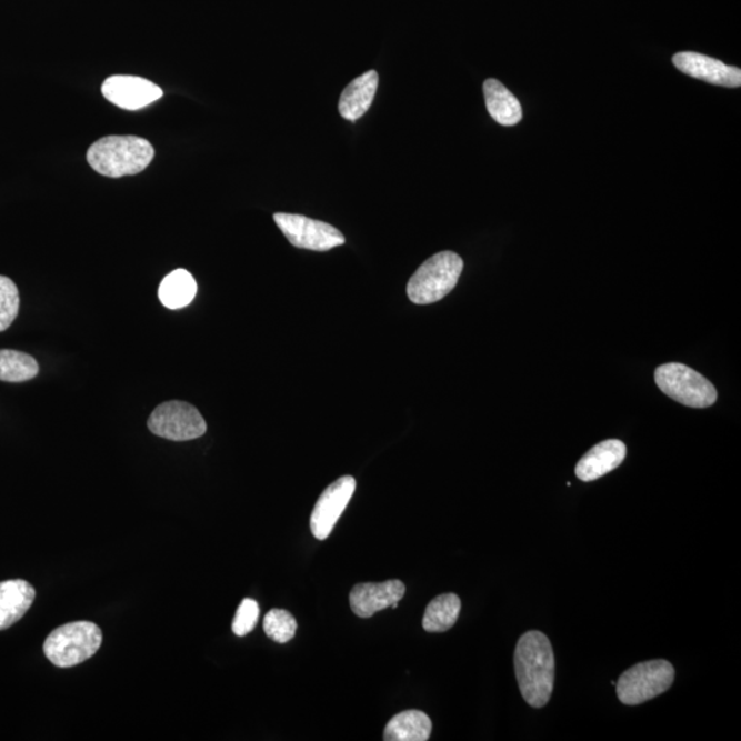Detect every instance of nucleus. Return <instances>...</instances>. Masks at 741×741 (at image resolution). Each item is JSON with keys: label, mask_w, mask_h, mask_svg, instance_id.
<instances>
[{"label": "nucleus", "mask_w": 741, "mask_h": 741, "mask_svg": "<svg viewBox=\"0 0 741 741\" xmlns=\"http://www.w3.org/2000/svg\"><path fill=\"white\" fill-rule=\"evenodd\" d=\"M197 290L196 279L189 271L174 270L163 278L159 289V299L163 307L177 311V309L190 306L196 299Z\"/></svg>", "instance_id": "obj_18"}, {"label": "nucleus", "mask_w": 741, "mask_h": 741, "mask_svg": "<svg viewBox=\"0 0 741 741\" xmlns=\"http://www.w3.org/2000/svg\"><path fill=\"white\" fill-rule=\"evenodd\" d=\"M627 445L620 440H607L593 447L575 467V475L582 482H592L609 474L623 463Z\"/></svg>", "instance_id": "obj_13"}, {"label": "nucleus", "mask_w": 741, "mask_h": 741, "mask_svg": "<svg viewBox=\"0 0 741 741\" xmlns=\"http://www.w3.org/2000/svg\"><path fill=\"white\" fill-rule=\"evenodd\" d=\"M260 607L253 599H244L238 607L236 618L232 622V632L238 638L249 634L259 622Z\"/></svg>", "instance_id": "obj_23"}, {"label": "nucleus", "mask_w": 741, "mask_h": 741, "mask_svg": "<svg viewBox=\"0 0 741 741\" xmlns=\"http://www.w3.org/2000/svg\"><path fill=\"white\" fill-rule=\"evenodd\" d=\"M34 588L23 580L0 582V630L9 629L19 622L31 609Z\"/></svg>", "instance_id": "obj_15"}, {"label": "nucleus", "mask_w": 741, "mask_h": 741, "mask_svg": "<svg viewBox=\"0 0 741 741\" xmlns=\"http://www.w3.org/2000/svg\"><path fill=\"white\" fill-rule=\"evenodd\" d=\"M655 382L664 394L685 407L709 408L719 399L709 379L681 363L658 367Z\"/></svg>", "instance_id": "obj_6"}, {"label": "nucleus", "mask_w": 741, "mask_h": 741, "mask_svg": "<svg viewBox=\"0 0 741 741\" xmlns=\"http://www.w3.org/2000/svg\"><path fill=\"white\" fill-rule=\"evenodd\" d=\"M264 632L279 644L289 643L297 632L296 618L286 610H271L264 618Z\"/></svg>", "instance_id": "obj_21"}, {"label": "nucleus", "mask_w": 741, "mask_h": 741, "mask_svg": "<svg viewBox=\"0 0 741 741\" xmlns=\"http://www.w3.org/2000/svg\"><path fill=\"white\" fill-rule=\"evenodd\" d=\"M513 663L523 699L534 709L544 708L555 684V655L550 639L537 630L524 633L518 641Z\"/></svg>", "instance_id": "obj_1"}, {"label": "nucleus", "mask_w": 741, "mask_h": 741, "mask_svg": "<svg viewBox=\"0 0 741 741\" xmlns=\"http://www.w3.org/2000/svg\"><path fill=\"white\" fill-rule=\"evenodd\" d=\"M149 430L161 439L190 441L207 433V422L194 405L168 401L156 408L149 418Z\"/></svg>", "instance_id": "obj_7"}, {"label": "nucleus", "mask_w": 741, "mask_h": 741, "mask_svg": "<svg viewBox=\"0 0 741 741\" xmlns=\"http://www.w3.org/2000/svg\"><path fill=\"white\" fill-rule=\"evenodd\" d=\"M379 84V76L375 70H369L350 81L347 89L343 90L338 103V110L343 119L348 121H358L363 117L373 102Z\"/></svg>", "instance_id": "obj_14"}, {"label": "nucleus", "mask_w": 741, "mask_h": 741, "mask_svg": "<svg viewBox=\"0 0 741 741\" xmlns=\"http://www.w3.org/2000/svg\"><path fill=\"white\" fill-rule=\"evenodd\" d=\"M39 373L38 361L19 350H0V381L20 383L31 381Z\"/></svg>", "instance_id": "obj_20"}, {"label": "nucleus", "mask_w": 741, "mask_h": 741, "mask_svg": "<svg viewBox=\"0 0 741 741\" xmlns=\"http://www.w3.org/2000/svg\"><path fill=\"white\" fill-rule=\"evenodd\" d=\"M462 602L458 594L445 593L431 600L424 611L423 629L429 633H442L458 622Z\"/></svg>", "instance_id": "obj_19"}, {"label": "nucleus", "mask_w": 741, "mask_h": 741, "mask_svg": "<svg viewBox=\"0 0 741 741\" xmlns=\"http://www.w3.org/2000/svg\"><path fill=\"white\" fill-rule=\"evenodd\" d=\"M405 585L400 580L359 583L350 592V607L356 615L371 618L384 609H397L404 598Z\"/></svg>", "instance_id": "obj_11"}, {"label": "nucleus", "mask_w": 741, "mask_h": 741, "mask_svg": "<svg viewBox=\"0 0 741 741\" xmlns=\"http://www.w3.org/2000/svg\"><path fill=\"white\" fill-rule=\"evenodd\" d=\"M103 97L124 110H139L159 101L163 92L159 86L138 76H110L102 84Z\"/></svg>", "instance_id": "obj_10"}, {"label": "nucleus", "mask_w": 741, "mask_h": 741, "mask_svg": "<svg viewBox=\"0 0 741 741\" xmlns=\"http://www.w3.org/2000/svg\"><path fill=\"white\" fill-rule=\"evenodd\" d=\"M675 670L673 664L657 661L634 664L617 682V695L623 704L638 705L662 695L673 685Z\"/></svg>", "instance_id": "obj_5"}, {"label": "nucleus", "mask_w": 741, "mask_h": 741, "mask_svg": "<svg viewBox=\"0 0 741 741\" xmlns=\"http://www.w3.org/2000/svg\"><path fill=\"white\" fill-rule=\"evenodd\" d=\"M483 93H485L489 114L500 126L512 127L522 120L523 110L521 103L499 80L488 79L483 83Z\"/></svg>", "instance_id": "obj_16"}, {"label": "nucleus", "mask_w": 741, "mask_h": 741, "mask_svg": "<svg viewBox=\"0 0 741 741\" xmlns=\"http://www.w3.org/2000/svg\"><path fill=\"white\" fill-rule=\"evenodd\" d=\"M20 311V294L16 283L0 276V332L13 324Z\"/></svg>", "instance_id": "obj_22"}, {"label": "nucleus", "mask_w": 741, "mask_h": 741, "mask_svg": "<svg viewBox=\"0 0 741 741\" xmlns=\"http://www.w3.org/2000/svg\"><path fill=\"white\" fill-rule=\"evenodd\" d=\"M153 159V144L131 136L101 138L87 151L90 167L107 178L132 177L143 172Z\"/></svg>", "instance_id": "obj_2"}, {"label": "nucleus", "mask_w": 741, "mask_h": 741, "mask_svg": "<svg viewBox=\"0 0 741 741\" xmlns=\"http://www.w3.org/2000/svg\"><path fill=\"white\" fill-rule=\"evenodd\" d=\"M464 262L454 252H441L425 260L407 284V294L417 306H428L457 288Z\"/></svg>", "instance_id": "obj_3"}, {"label": "nucleus", "mask_w": 741, "mask_h": 741, "mask_svg": "<svg viewBox=\"0 0 741 741\" xmlns=\"http://www.w3.org/2000/svg\"><path fill=\"white\" fill-rule=\"evenodd\" d=\"M273 220L288 241L299 249L327 252L346 243L343 233L324 221L293 213H276Z\"/></svg>", "instance_id": "obj_8"}, {"label": "nucleus", "mask_w": 741, "mask_h": 741, "mask_svg": "<svg viewBox=\"0 0 741 741\" xmlns=\"http://www.w3.org/2000/svg\"><path fill=\"white\" fill-rule=\"evenodd\" d=\"M356 480L346 475L331 483L320 495L311 515L312 534L318 540L329 539L338 519L347 510L350 499L353 498Z\"/></svg>", "instance_id": "obj_9"}, {"label": "nucleus", "mask_w": 741, "mask_h": 741, "mask_svg": "<svg viewBox=\"0 0 741 741\" xmlns=\"http://www.w3.org/2000/svg\"><path fill=\"white\" fill-rule=\"evenodd\" d=\"M431 729H433V723L423 711H402L389 721L384 729L383 740L425 741L430 739Z\"/></svg>", "instance_id": "obj_17"}, {"label": "nucleus", "mask_w": 741, "mask_h": 741, "mask_svg": "<svg viewBox=\"0 0 741 741\" xmlns=\"http://www.w3.org/2000/svg\"><path fill=\"white\" fill-rule=\"evenodd\" d=\"M102 632L92 622H72L57 628L46 639L43 651L57 668H73L89 661L102 644Z\"/></svg>", "instance_id": "obj_4"}, {"label": "nucleus", "mask_w": 741, "mask_h": 741, "mask_svg": "<svg viewBox=\"0 0 741 741\" xmlns=\"http://www.w3.org/2000/svg\"><path fill=\"white\" fill-rule=\"evenodd\" d=\"M673 63L680 72L709 84L729 87V89H738L741 86L739 68L725 66L722 61L699 54V52H679L673 57Z\"/></svg>", "instance_id": "obj_12"}]
</instances>
